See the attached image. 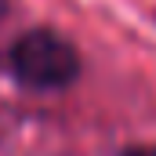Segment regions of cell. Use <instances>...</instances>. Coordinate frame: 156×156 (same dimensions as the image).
<instances>
[{
	"mask_svg": "<svg viewBox=\"0 0 156 156\" xmlns=\"http://www.w3.org/2000/svg\"><path fill=\"white\" fill-rule=\"evenodd\" d=\"M4 15H7V0H0V18H4Z\"/></svg>",
	"mask_w": 156,
	"mask_h": 156,
	"instance_id": "3",
	"label": "cell"
},
{
	"mask_svg": "<svg viewBox=\"0 0 156 156\" xmlns=\"http://www.w3.org/2000/svg\"><path fill=\"white\" fill-rule=\"evenodd\" d=\"M7 62L15 80L29 91H66L69 83L80 80V69H83L76 44L51 26H37L22 33L11 44Z\"/></svg>",
	"mask_w": 156,
	"mask_h": 156,
	"instance_id": "1",
	"label": "cell"
},
{
	"mask_svg": "<svg viewBox=\"0 0 156 156\" xmlns=\"http://www.w3.org/2000/svg\"><path fill=\"white\" fill-rule=\"evenodd\" d=\"M123 156H156V145H131Z\"/></svg>",
	"mask_w": 156,
	"mask_h": 156,
	"instance_id": "2",
	"label": "cell"
}]
</instances>
